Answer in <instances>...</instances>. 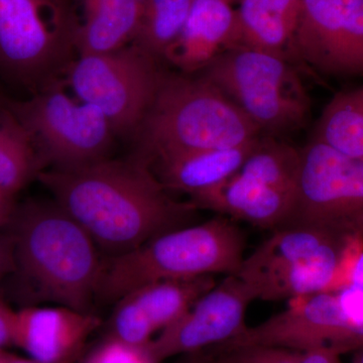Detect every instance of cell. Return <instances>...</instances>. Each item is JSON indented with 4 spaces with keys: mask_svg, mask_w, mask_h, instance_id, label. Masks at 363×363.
I'll list each match as a JSON object with an SVG mask.
<instances>
[{
    "mask_svg": "<svg viewBox=\"0 0 363 363\" xmlns=\"http://www.w3.org/2000/svg\"><path fill=\"white\" fill-rule=\"evenodd\" d=\"M16 196L13 193L0 190V231L6 230L11 223L16 208L18 206Z\"/></svg>",
    "mask_w": 363,
    "mask_h": 363,
    "instance_id": "obj_29",
    "label": "cell"
},
{
    "mask_svg": "<svg viewBox=\"0 0 363 363\" xmlns=\"http://www.w3.org/2000/svg\"><path fill=\"white\" fill-rule=\"evenodd\" d=\"M16 290L25 306L52 303L86 313L96 301L104 259L87 231L54 200L18 203L6 227Z\"/></svg>",
    "mask_w": 363,
    "mask_h": 363,
    "instance_id": "obj_2",
    "label": "cell"
},
{
    "mask_svg": "<svg viewBox=\"0 0 363 363\" xmlns=\"http://www.w3.org/2000/svg\"><path fill=\"white\" fill-rule=\"evenodd\" d=\"M245 243L233 219L219 214L162 233L130 252L107 257L97 298L116 303L138 286L164 279L236 276L245 259Z\"/></svg>",
    "mask_w": 363,
    "mask_h": 363,
    "instance_id": "obj_4",
    "label": "cell"
},
{
    "mask_svg": "<svg viewBox=\"0 0 363 363\" xmlns=\"http://www.w3.org/2000/svg\"><path fill=\"white\" fill-rule=\"evenodd\" d=\"M0 363H37L30 358H21L11 353L0 350Z\"/></svg>",
    "mask_w": 363,
    "mask_h": 363,
    "instance_id": "obj_31",
    "label": "cell"
},
{
    "mask_svg": "<svg viewBox=\"0 0 363 363\" xmlns=\"http://www.w3.org/2000/svg\"><path fill=\"white\" fill-rule=\"evenodd\" d=\"M227 2H228V0H226Z\"/></svg>",
    "mask_w": 363,
    "mask_h": 363,
    "instance_id": "obj_33",
    "label": "cell"
},
{
    "mask_svg": "<svg viewBox=\"0 0 363 363\" xmlns=\"http://www.w3.org/2000/svg\"><path fill=\"white\" fill-rule=\"evenodd\" d=\"M300 0H241L238 16L240 47L292 61Z\"/></svg>",
    "mask_w": 363,
    "mask_h": 363,
    "instance_id": "obj_20",
    "label": "cell"
},
{
    "mask_svg": "<svg viewBox=\"0 0 363 363\" xmlns=\"http://www.w3.org/2000/svg\"><path fill=\"white\" fill-rule=\"evenodd\" d=\"M62 80V79H61ZM58 80L21 100L9 98L43 171H70L111 157L116 135L96 107L72 96Z\"/></svg>",
    "mask_w": 363,
    "mask_h": 363,
    "instance_id": "obj_8",
    "label": "cell"
},
{
    "mask_svg": "<svg viewBox=\"0 0 363 363\" xmlns=\"http://www.w3.org/2000/svg\"><path fill=\"white\" fill-rule=\"evenodd\" d=\"M262 135L259 128L208 79L164 72L154 101L130 140L135 155L157 159L227 149Z\"/></svg>",
    "mask_w": 363,
    "mask_h": 363,
    "instance_id": "obj_3",
    "label": "cell"
},
{
    "mask_svg": "<svg viewBox=\"0 0 363 363\" xmlns=\"http://www.w3.org/2000/svg\"><path fill=\"white\" fill-rule=\"evenodd\" d=\"M259 138L238 147L162 157L150 162V167L169 192H182L192 199L235 175Z\"/></svg>",
    "mask_w": 363,
    "mask_h": 363,
    "instance_id": "obj_18",
    "label": "cell"
},
{
    "mask_svg": "<svg viewBox=\"0 0 363 363\" xmlns=\"http://www.w3.org/2000/svg\"><path fill=\"white\" fill-rule=\"evenodd\" d=\"M313 140L363 160V86L339 93L329 102Z\"/></svg>",
    "mask_w": 363,
    "mask_h": 363,
    "instance_id": "obj_22",
    "label": "cell"
},
{
    "mask_svg": "<svg viewBox=\"0 0 363 363\" xmlns=\"http://www.w3.org/2000/svg\"><path fill=\"white\" fill-rule=\"evenodd\" d=\"M217 363H298L301 351L264 345H245L213 350Z\"/></svg>",
    "mask_w": 363,
    "mask_h": 363,
    "instance_id": "obj_25",
    "label": "cell"
},
{
    "mask_svg": "<svg viewBox=\"0 0 363 363\" xmlns=\"http://www.w3.org/2000/svg\"><path fill=\"white\" fill-rule=\"evenodd\" d=\"M193 0H142L140 23L131 44L157 61L178 39Z\"/></svg>",
    "mask_w": 363,
    "mask_h": 363,
    "instance_id": "obj_23",
    "label": "cell"
},
{
    "mask_svg": "<svg viewBox=\"0 0 363 363\" xmlns=\"http://www.w3.org/2000/svg\"><path fill=\"white\" fill-rule=\"evenodd\" d=\"M164 71L130 44L106 54L82 55L64 73V84L104 114L116 138H133L154 101Z\"/></svg>",
    "mask_w": 363,
    "mask_h": 363,
    "instance_id": "obj_9",
    "label": "cell"
},
{
    "mask_svg": "<svg viewBox=\"0 0 363 363\" xmlns=\"http://www.w3.org/2000/svg\"><path fill=\"white\" fill-rule=\"evenodd\" d=\"M0 93H1V91H0Z\"/></svg>",
    "mask_w": 363,
    "mask_h": 363,
    "instance_id": "obj_34",
    "label": "cell"
},
{
    "mask_svg": "<svg viewBox=\"0 0 363 363\" xmlns=\"http://www.w3.org/2000/svg\"><path fill=\"white\" fill-rule=\"evenodd\" d=\"M37 180L108 257L191 225L197 216V208L174 199L150 164L135 155L70 171L45 169Z\"/></svg>",
    "mask_w": 363,
    "mask_h": 363,
    "instance_id": "obj_1",
    "label": "cell"
},
{
    "mask_svg": "<svg viewBox=\"0 0 363 363\" xmlns=\"http://www.w3.org/2000/svg\"><path fill=\"white\" fill-rule=\"evenodd\" d=\"M79 28L77 56L106 54L135 39L142 0H76Z\"/></svg>",
    "mask_w": 363,
    "mask_h": 363,
    "instance_id": "obj_19",
    "label": "cell"
},
{
    "mask_svg": "<svg viewBox=\"0 0 363 363\" xmlns=\"http://www.w3.org/2000/svg\"><path fill=\"white\" fill-rule=\"evenodd\" d=\"M300 152L295 202L283 227L317 226L363 238V160L316 140Z\"/></svg>",
    "mask_w": 363,
    "mask_h": 363,
    "instance_id": "obj_10",
    "label": "cell"
},
{
    "mask_svg": "<svg viewBox=\"0 0 363 363\" xmlns=\"http://www.w3.org/2000/svg\"><path fill=\"white\" fill-rule=\"evenodd\" d=\"M198 74L213 83L264 135L281 138L309 119L311 100L290 60L240 47Z\"/></svg>",
    "mask_w": 363,
    "mask_h": 363,
    "instance_id": "obj_7",
    "label": "cell"
},
{
    "mask_svg": "<svg viewBox=\"0 0 363 363\" xmlns=\"http://www.w3.org/2000/svg\"><path fill=\"white\" fill-rule=\"evenodd\" d=\"M13 271V240L7 230L0 231V283Z\"/></svg>",
    "mask_w": 363,
    "mask_h": 363,
    "instance_id": "obj_27",
    "label": "cell"
},
{
    "mask_svg": "<svg viewBox=\"0 0 363 363\" xmlns=\"http://www.w3.org/2000/svg\"><path fill=\"white\" fill-rule=\"evenodd\" d=\"M362 240L322 227H281L245 257L236 276L252 286L257 300L330 292L346 255L357 253Z\"/></svg>",
    "mask_w": 363,
    "mask_h": 363,
    "instance_id": "obj_5",
    "label": "cell"
},
{
    "mask_svg": "<svg viewBox=\"0 0 363 363\" xmlns=\"http://www.w3.org/2000/svg\"><path fill=\"white\" fill-rule=\"evenodd\" d=\"M296 195L269 185L259 177L240 171L220 185L189 200L233 220L247 222L272 231L285 225Z\"/></svg>",
    "mask_w": 363,
    "mask_h": 363,
    "instance_id": "obj_17",
    "label": "cell"
},
{
    "mask_svg": "<svg viewBox=\"0 0 363 363\" xmlns=\"http://www.w3.org/2000/svg\"><path fill=\"white\" fill-rule=\"evenodd\" d=\"M295 304L240 335L211 347L226 350L245 345H264L307 351L330 346L343 354L363 347V328L340 295L323 292L295 298Z\"/></svg>",
    "mask_w": 363,
    "mask_h": 363,
    "instance_id": "obj_11",
    "label": "cell"
},
{
    "mask_svg": "<svg viewBox=\"0 0 363 363\" xmlns=\"http://www.w3.org/2000/svg\"><path fill=\"white\" fill-rule=\"evenodd\" d=\"M42 172L30 136L0 93V190L18 195Z\"/></svg>",
    "mask_w": 363,
    "mask_h": 363,
    "instance_id": "obj_21",
    "label": "cell"
},
{
    "mask_svg": "<svg viewBox=\"0 0 363 363\" xmlns=\"http://www.w3.org/2000/svg\"><path fill=\"white\" fill-rule=\"evenodd\" d=\"M78 363H160L150 354L147 346L130 345L109 337L101 339L87 348Z\"/></svg>",
    "mask_w": 363,
    "mask_h": 363,
    "instance_id": "obj_24",
    "label": "cell"
},
{
    "mask_svg": "<svg viewBox=\"0 0 363 363\" xmlns=\"http://www.w3.org/2000/svg\"><path fill=\"white\" fill-rule=\"evenodd\" d=\"M215 285L213 276H203L138 286L116 301L104 336L145 347Z\"/></svg>",
    "mask_w": 363,
    "mask_h": 363,
    "instance_id": "obj_14",
    "label": "cell"
},
{
    "mask_svg": "<svg viewBox=\"0 0 363 363\" xmlns=\"http://www.w3.org/2000/svg\"><path fill=\"white\" fill-rule=\"evenodd\" d=\"M352 363H363V347L355 350V355Z\"/></svg>",
    "mask_w": 363,
    "mask_h": 363,
    "instance_id": "obj_32",
    "label": "cell"
},
{
    "mask_svg": "<svg viewBox=\"0 0 363 363\" xmlns=\"http://www.w3.org/2000/svg\"><path fill=\"white\" fill-rule=\"evenodd\" d=\"M14 314V310L0 302V350L13 345Z\"/></svg>",
    "mask_w": 363,
    "mask_h": 363,
    "instance_id": "obj_28",
    "label": "cell"
},
{
    "mask_svg": "<svg viewBox=\"0 0 363 363\" xmlns=\"http://www.w3.org/2000/svg\"><path fill=\"white\" fill-rule=\"evenodd\" d=\"M293 57L325 75H363V0H300Z\"/></svg>",
    "mask_w": 363,
    "mask_h": 363,
    "instance_id": "obj_12",
    "label": "cell"
},
{
    "mask_svg": "<svg viewBox=\"0 0 363 363\" xmlns=\"http://www.w3.org/2000/svg\"><path fill=\"white\" fill-rule=\"evenodd\" d=\"M76 0H0V78L37 92L77 57Z\"/></svg>",
    "mask_w": 363,
    "mask_h": 363,
    "instance_id": "obj_6",
    "label": "cell"
},
{
    "mask_svg": "<svg viewBox=\"0 0 363 363\" xmlns=\"http://www.w3.org/2000/svg\"><path fill=\"white\" fill-rule=\"evenodd\" d=\"M342 354V351L337 348L323 346L301 351L298 363H343L340 357Z\"/></svg>",
    "mask_w": 363,
    "mask_h": 363,
    "instance_id": "obj_26",
    "label": "cell"
},
{
    "mask_svg": "<svg viewBox=\"0 0 363 363\" xmlns=\"http://www.w3.org/2000/svg\"><path fill=\"white\" fill-rule=\"evenodd\" d=\"M102 324L95 313L65 306H23L14 314L13 345L37 363H78Z\"/></svg>",
    "mask_w": 363,
    "mask_h": 363,
    "instance_id": "obj_15",
    "label": "cell"
},
{
    "mask_svg": "<svg viewBox=\"0 0 363 363\" xmlns=\"http://www.w3.org/2000/svg\"><path fill=\"white\" fill-rule=\"evenodd\" d=\"M177 363H217V362L211 350H204L181 355L180 360Z\"/></svg>",
    "mask_w": 363,
    "mask_h": 363,
    "instance_id": "obj_30",
    "label": "cell"
},
{
    "mask_svg": "<svg viewBox=\"0 0 363 363\" xmlns=\"http://www.w3.org/2000/svg\"><path fill=\"white\" fill-rule=\"evenodd\" d=\"M255 300L252 286L238 276H226L175 323L152 339L147 350L157 362L162 363L231 340L247 328L245 314Z\"/></svg>",
    "mask_w": 363,
    "mask_h": 363,
    "instance_id": "obj_13",
    "label": "cell"
},
{
    "mask_svg": "<svg viewBox=\"0 0 363 363\" xmlns=\"http://www.w3.org/2000/svg\"><path fill=\"white\" fill-rule=\"evenodd\" d=\"M240 47L238 16L226 0H193L178 39L164 60L183 74L207 68L229 50Z\"/></svg>",
    "mask_w": 363,
    "mask_h": 363,
    "instance_id": "obj_16",
    "label": "cell"
}]
</instances>
